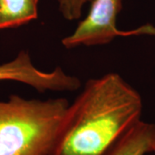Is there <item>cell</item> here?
I'll return each instance as SVG.
<instances>
[{
	"mask_svg": "<svg viewBox=\"0 0 155 155\" xmlns=\"http://www.w3.org/2000/svg\"><path fill=\"white\" fill-rule=\"evenodd\" d=\"M142 99L118 73L88 80L67 110L50 155H105L140 121Z\"/></svg>",
	"mask_w": 155,
	"mask_h": 155,
	"instance_id": "6da1fadb",
	"label": "cell"
},
{
	"mask_svg": "<svg viewBox=\"0 0 155 155\" xmlns=\"http://www.w3.org/2000/svg\"><path fill=\"white\" fill-rule=\"evenodd\" d=\"M70 103L66 98L0 101V155H50Z\"/></svg>",
	"mask_w": 155,
	"mask_h": 155,
	"instance_id": "7a4b0ae2",
	"label": "cell"
},
{
	"mask_svg": "<svg viewBox=\"0 0 155 155\" xmlns=\"http://www.w3.org/2000/svg\"><path fill=\"white\" fill-rule=\"evenodd\" d=\"M122 9V0H92L88 15L78 23L73 33L63 38V46L72 49L79 46L106 45L117 35L140 33L139 30L126 33L117 28V15Z\"/></svg>",
	"mask_w": 155,
	"mask_h": 155,
	"instance_id": "3957f363",
	"label": "cell"
},
{
	"mask_svg": "<svg viewBox=\"0 0 155 155\" xmlns=\"http://www.w3.org/2000/svg\"><path fill=\"white\" fill-rule=\"evenodd\" d=\"M3 80L26 84L40 92L72 91L81 86L78 78L67 74L61 67L50 72L38 70L33 65L27 51H21L13 61L0 65V81Z\"/></svg>",
	"mask_w": 155,
	"mask_h": 155,
	"instance_id": "277c9868",
	"label": "cell"
},
{
	"mask_svg": "<svg viewBox=\"0 0 155 155\" xmlns=\"http://www.w3.org/2000/svg\"><path fill=\"white\" fill-rule=\"evenodd\" d=\"M155 155V124L140 121L105 155Z\"/></svg>",
	"mask_w": 155,
	"mask_h": 155,
	"instance_id": "5b68a950",
	"label": "cell"
},
{
	"mask_svg": "<svg viewBox=\"0 0 155 155\" xmlns=\"http://www.w3.org/2000/svg\"><path fill=\"white\" fill-rule=\"evenodd\" d=\"M38 17V0H0V30L20 27Z\"/></svg>",
	"mask_w": 155,
	"mask_h": 155,
	"instance_id": "8992f818",
	"label": "cell"
},
{
	"mask_svg": "<svg viewBox=\"0 0 155 155\" xmlns=\"http://www.w3.org/2000/svg\"><path fill=\"white\" fill-rule=\"evenodd\" d=\"M92 0H58L59 9L63 17L69 21L79 19L84 5Z\"/></svg>",
	"mask_w": 155,
	"mask_h": 155,
	"instance_id": "52a82bcc",
	"label": "cell"
}]
</instances>
